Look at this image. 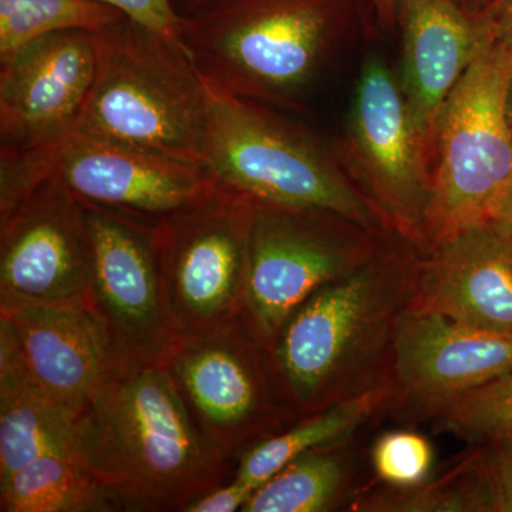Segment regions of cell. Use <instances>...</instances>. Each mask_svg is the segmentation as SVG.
Masks as SVG:
<instances>
[{
    "mask_svg": "<svg viewBox=\"0 0 512 512\" xmlns=\"http://www.w3.org/2000/svg\"><path fill=\"white\" fill-rule=\"evenodd\" d=\"M420 262V249L392 234L369 261L322 286L286 320L268 355L296 420L389 382Z\"/></svg>",
    "mask_w": 512,
    "mask_h": 512,
    "instance_id": "6da1fadb",
    "label": "cell"
},
{
    "mask_svg": "<svg viewBox=\"0 0 512 512\" xmlns=\"http://www.w3.org/2000/svg\"><path fill=\"white\" fill-rule=\"evenodd\" d=\"M77 451L117 510L183 512L234 477L205 446L163 362L113 360L76 417Z\"/></svg>",
    "mask_w": 512,
    "mask_h": 512,
    "instance_id": "7a4b0ae2",
    "label": "cell"
},
{
    "mask_svg": "<svg viewBox=\"0 0 512 512\" xmlns=\"http://www.w3.org/2000/svg\"><path fill=\"white\" fill-rule=\"evenodd\" d=\"M352 0H225L181 22V46L210 82L296 109L338 49Z\"/></svg>",
    "mask_w": 512,
    "mask_h": 512,
    "instance_id": "3957f363",
    "label": "cell"
},
{
    "mask_svg": "<svg viewBox=\"0 0 512 512\" xmlns=\"http://www.w3.org/2000/svg\"><path fill=\"white\" fill-rule=\"evenodd\" d=\"M205 87L202 171L212 184L254 201L333 211L376 234H394L335 151L272 107L207 79Z\"/></svg>",
    "mask_w": 512,
    "mask_h": 512,
    "instance_id": "277c9868",
    "label": "cell"
},
{
    "mask_svg": "<svg viewBox=\"0 0 512 512\" xmlns=\"http://www.w3.org/2000/svg\"><path fill=\"white\" fill-rule=\"evenodd\" d=\"M94 40L96 73L76 130L202 168L207 87L183 47L128 18Z\"/></svg>",
    "mask_w": 512,
    "mask_h": 512,
    "instance_id": "5b68a950",
    "label": "cell"
},
{
    "mask_svg": "<svg viewBox=\"0 0 512 512\" xmlns=\"http://www.w3.org/2000/svg\"><path fill=\"white\" fill-rule=\"evenodd\" d=\"M481 22V20H480ZM512 53L488 35L437 114L431 136L433 187L423 251L485 218L512 177L507 93Z\"/></svg>",
    "mask_w": 512,
    "mask_h": 512,
    "instance_id": "8992f818",
    "label": "cell"
},
{
    "mask_svg": "<svg viewBox=\"0 0 512 512\" xmlns=\"http://www.w3.org/2000/svg\"><path fill=\"white\" fill-rule=\"evenodd\" d=\"M254 200L210 183L153 225L154 251L175 339L204 335L241 316Z\"/></svg>",
    "mask_w": 512,
    "mask_h": 512,
    "instance_id": "52a82bcc",
    "label": "cell"
},
{
    "mask_svg": "<svg viewBox=\"0 0 512 512\" xmlns=\"http://www.w3.org/2000/svg\"><path fill=\"white\" fill-rule=\"evenodd\" d=\"M390 235L333 211L254 201L242 320L268 349L306 299L369 261Z\"/></svg>",
    "mask_w": 512,
    "mask_h": 512,
    "instance_id": "ba28073f",
    "label": "cell"
},
{
    "mask_svg": "<svg viewBox=\"0 0 512 512\" xmlns=\"http://www.w3.org/2000/svg\"><path fill=\"white\" fill-rule=\"evenodd\" d=\"M335 154L387 227L424 248L433 187L431 144L382 56L363 60Z\"/></svg>",
    "mask_w": 512,
    "mask_h": 512,
    "instance_id": "9c48e42d",
    "label": "cell"
},
{
    "mask_svg": "<svg viewBox=\"0 0 512 512\" xmlns=\"http://www.w3.org/2000/svg\"><path fill=\"white\" fill-rule=\"evenodd\" d=\"M163 363L202 441L220 460L235 464L242 451L296 421L276 386L268 349L241 316L177 340Z\"/></svg>",
    "mask_w": 512,
    "mask_h": 512,
    "instance_id": "30bf717a",
    "label": "cell"
},
{
    "mask_svg": "<svg viewBox=\"0 0 512 512\" xmlns=\"http://www.w3.org/2000/svg\"><path fill=\"white\" fill-rule=\"evenodd\" d=\"M93 266L86 205L55 178L0 218V301L90 305Z\"/></svg>",
    "mask_w": 512,
    "mask_h": 512,
    "instance_id": "8fae6325",
    "label": "cell"
},
{
    "mask_svg": "<svg viewBox=\"0 0 512 512\" xmlns=\"http://www.w3.org/2000/svg\"><path fill=\"white\" fill-rule=\"evenodd\" d=\"M84 205L94 252L90 306L106 329L113 359L163 362L177 339L165 306L153 225Z\"/></svg>",
    "mask_w": 512,
    "mask_h": 512,
    "instance_id": "7c38bea8",
    "label": "cell"
},
{
    "mask_svg": "<svg viewBox=\"0 0 512 512\" xmlns=\"http://www.w3.org/2000/svg\"><path fill=\"white\" fill-rule=\"evenodd\" d=\"M45 180L55 178L77 200L154 225L210 185L201 167L73 131L36 148Z\"/></svg>",
    "mask_w": 512,
    "mask_h": 512,
    "instance_id": "4fadbf2b",
    "label": "cell"
},
{
    "mask_svg": "<svg viewBox=\"0 0 512 512\" xmlns=\"http://www.w3.org/2000/svg\"><path fill=\"white\" fill-rule=\"evenodd\" d=\"M96 73L87 30L52 33L0 59V148L56 146L79 126Z\"/></svg>",
    "mask_w": 512,
    "mask_h": 512,
    "instance_id": "5bb4252c",
    "label": "cell"
},
{
    "mask_svg": "<svg viewBox=\"0 0 512 512\" xmlns=\"http://www.w3.org/2000/svg\"><path fill=\"white\" fill-rule=\"evenodd\" d=\"M511 372L512 336L412 311L390 359L392 407L433 416L444 404Z\"/></svg>",
    "mask_w": 512,
    "mask_h": 512,
    "instance_id": "9a60e30c",
    "label": "cell"
},
{
    "mask_svg": "<svg viewBox=\"0 0 512 512\" xmlns=\"http://www.w3.org/2000/svg\"><path fill=\"white\" fill-rule=\"evenodd\" d=\"M412 311L512 336V228L485 217L421 252Z\"/></svg>",
    "mask_w": 512,
    "mask_h": 512,
    "instance_id": "2e32d148",
    "label": "cell"
},
{
    "mask_svg": "<svg viewBox=\"0 0 512 512\" xmlns=\"http://www.w3.org/2000/svg\"><path fill=\"white\" fill-rule=\"evenodd\" d=\"M0 316L15 329L37 383L76 420L114 360L92 306L0 301Z\"/></svg>",
    "mask_w": 512,
    "mask_h": 512,
    "instance_id": "e0dca14e",
    "label": "cell"
},
{
    "mask_svg": "<svg viewBox=\"0 0 512 512\" xmlns=\"http://www.w3.org/2000/svg\"><path fill=\"white\" fill-rule=\"evenodd\" d=\"M402 36L399 82L421 133L433 136L437 114L473 62L485 29L460 0H396Z\"/></svg>",
    "mask_w": 512,
    "mask_h": 512,
    "instance_id": "ac0fdd59",
    "label": "cell"
},
{
    "mask_svg": "<svg viewBox=\"0 0 512 512\" xmlns=\"http://www.w3.org/2000/svg\"><path fill=\"white\" fill-rule=\"evenodd\" d=\"M50 453H79L76 420L37 383L15 329L0 316V484Z\"/></svg>",
    "mask_w": 512,
    "mask_h": 512,
    "instance_id": "d6986e66",
    "label": "cell"
},
{
    "mask_svg": "<svg viewBox=\"0 0 512 512\" xmlns=\"http://www.w3.org/2000/svg\"><path fill=\"white\" fill-rule=\"evenodd\" d=\"M392 384L386 382L326 409L293 421L239 454L234 478L256 488L296 458L318 448L348 443L376 414L392 409Z\"/></svg>",
    "mask_w": 512,
    "mask_h": 512,
    "instance_id": "ffe728a7",
    "label": "cell"
},
{
    "mask_svg": "<svg viewBox=\"0 0 512 512\" xmlns=\"http://www.w3.org/2000/svg\"><path fill=\"white\" fill-rule=\"evenodd\" d=\"M2 512H114L110 494L79 453H50L0 484Z\"/></svg>",
    "mask_w": 512,
    "mask_h": 512,
    "instance_id": "44dd1931",
    "label": "cell"
},
{
    "mask_svg": "<svg viewBox=\"0 0 512 512\" xmlns=\"http://www.w3.org/2000/svg\"><path fill=\"white\" fill-rule=\"evenodd\" d=\"M346 444L318 448L296 458L259 485L242 512H329L352 494Z\"/></svg>",
    "mask_w": 512,
    "mask_h": 512,
    "instance_id": "7402d4cb",
    "label": "cell"
},
{
    "mask_svg": "<svg viewBox=\"0 0 512 512\" xmlns=\"http://www.w3.org/2000/svg\"><path fill=\"white\" fill-rule=\"evenodd\" d=\"M126 18L96 0H0V59L39 37L69 30L96 33Z\"/></svg>",
    "mask_w": 512,
    "mask_h": 512,
    "instance_id": "603a6c76",
    "label": "cell"
},
{
    "mask_svg": "<svg viewBox=\"0 0 512 512\" xmlns=\"http://www.w3.org/2000/svg\"><path fill=\"white\" fill-rule=\"evenodd\" d=\"M447 476L463 512H512V439L471 443Z\"/></svg>",
    "mask_w": 512,
    "mask_h": 512,
    "instance_id": "cb8c5ba5",
    "label": "cell"
},
{
    "mask_svg": "<svg viewBox=\"0 0 512 512\" xmlns=\"http://www.w3.org/2000/svg\"><path fill=\"white\" fill-rule=\"evenodd\" d=\"M431 417L468 443L512 439V372L444 404Z\"/></svg>",
    "mask_w": 512,
    "mask_h": 512,
    "instance_id": "d4e9b609",
    "label": "cell"
},
{
    "mask_svg": "<svg viewBox=\"0 0 512 512\" xmlns=\"http://www.w3.org/2000/svg\"><path fill=\"white\" fill-rule=\"evenodd\" d=\"M370 461L380 483L403 490L429 481L434 450L430 441L416 431L394 430L375 441Z\"/></svg>",
    "mask_w": 512,
    "mask_h": 512,
    "instance_id": "484cf974",
    "label": "cell"
},
{
    "mask_svg": "<svg viewBox=\"0 0 512 512\" xmlns=\"http://www.w3.org/2000/svg\"><path fill=\"white\" fill-rule=\"evenodd\" d=\"M119 10L137 25L181 46L183 18L174 8L173 0H96ZM183 47V46H181Z\"/></svg>",
    "mask_w": 512,
    "mask_h": 512,
    "instance_id": "4316f807",
    "label": "cell"
},
{
    "mask_svg": "<svg viewBox=\"0 0 512 512\" xmlns=\"http://www.w3.org/2000/svg\"><path fill=\"white\" fill-rule=\"evenodd\" d=\"M254 488L232 477L227 483L212 488L185 507L183 512H237L244 510Z\"/></svg>",
    "mask_w": 512,
    "mask_h": 512,
    "instance_id": "83f0119b",
    "label": "cell"
},
{
    "mask_svg": "<svg viewBox=\"0 0 512 512\" xmlns=\"http://www.w3.org/2000/svg\"><path fill=\"white\" fill-rule=\"evenodd\" d=\"M476 12L491 39L512 53V0H487Z\"/></svg>",
    "mask_w": 512,
    "mask_h": 512,
    "instance_id": "f1b7e54d",
    "label": "cell"
},
{
    "mask_svg": "<svg viewBox=\"0 0 512 512\" xmlns=\"http://www.w3.org/2000/svg\"><path fill=\"white\" fill-rule=\"evenodd\" d=\"M485 217L503 222L512 228V177L490 202Z\"/></svg>",
    "mask_w": 512,
    "mask_h": 512,
    "instance_id": "f546056e",
    "label": "cell"
},
{
    "mask_svg": "<svg viewBox=\"0 0 512 512\" xmlns=\"http://www.w3.org/2000/svg\"><path fill=\"white\" fill-rule=\"evenodd\" d=\"M224 2L225 0H173L174 8L181 18L198 15V13L215 8V6Z\"/></svg>",
    "mask_w": 512,
    "mask_h": 512,
    "instance_id": "4dcf8cb0",
    "label": "cell"
},
{
    "mask_svg": "<svg viewBox=\"0 0 512 512\" xmlns=\"http://www.w3.org/2000/svg\"><path fill=\"white\" fill-rule=\"evenodd\" d=\"M376 18L384 28L396 25V0H370Z\"/></svg>",
    "mask_w": 512,
    "mask_h": 512,
    "instance_id": "1f68e13d",
    "label": "cell"
},
{
    "mask_svg": "<svg viewBox=\"0 0 512 512\" xmlns=\"http://www.w3.org/2000/svg\"><path fill=\"white\" fill-rule=\"evenodd\" d=\"M507 114H508V123H510L511 134H512V74H511L510 84H508Z\"/></svg>",
    "mask_w": 512,
    "mask_h": 512,
    "instance_id": "d6a6232c",
    "label": "cell"
},
{
    "mask_svg": "<svg viewBox=\"0 0 512 512\" xmlns=\"http://www.w3.org/2000/svg\"><path fill=\"white\" fill-rule=\"evenodd\" d=\"M461 3H463V5H466V2L467 3H474V5H477V9H480L481 6L484 5L485 2H487V0H460ZM467 6V5H466ZM468 8V6H467Z\"/></svg>",
    "mask_w": 512,
    "mask_h": 512,
    "instance_id": "836d02e7",
    "label": "cell"
}]
</instances>
